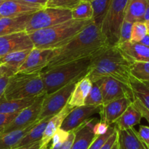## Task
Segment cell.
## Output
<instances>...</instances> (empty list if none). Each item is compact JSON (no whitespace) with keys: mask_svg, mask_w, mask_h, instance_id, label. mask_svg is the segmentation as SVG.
Returning a JSON list of instances; mask_svg holds the SVG:
<instances>
[{"mask_svg":"<svg viewBox=\"0 0 149 149\" xmlns=\"http://www.w3.org/2000/svg\"><path fill=\"white\" fill-rule=\"evenodd\" d=\"M145 23L146 28H147L148 33H149V20H148V21H146V22H145Z\"/></svg>","mask_w":149,"mask_h":149,"instance_id":"52","label":"cell"},{"mask_svg":"<svg viewBox=\"0 0 149 149\" xmlns=\"http://www.w3.org/2000/svg\"><path fill=\"white\" fill-rule=\"evenodd\" d=\"M98 122L99 120L97 117H91L74 130L75 137L71 149H89L96 138L93 129Z\"/></svg>","mask_w":149,"mask_h":149,"instance_id":"16","label":"cell"},{"mask_svg":"<svg viewBox=\"0 0 149 149\" xmlns=\"http://www.w3.org/2000/svg\"><path fill=\"white\" fill-rule=\"evenodd\" d=\"M109 47L101 29L93 21L67 45L57 49V55L40 73L69 63L93 58Z\"/></svg>","mask_w":149,"mask_h":149,"instance_id":"1","label":"cell"},{"mask_svg":"<svg viewBox=\"0 0 149 149\" xmlns=\"http://www.w3.org/2000/svg\"><path fill=\"white\" fill-rule=\"evenodd\" d=\"M102 92L103 105L114 100L128 97L133 101L134 95L129 85L111 77H104L97 80Z\"/></svg>","mask_w":149,"mask_h":149,"instance_id":"10","label":"cell"},{"mask_svg":"<svg viewBox=\"0 0 149 149\" xmlns=\"http://www.w3.org/2000/svg\"><path fill=\"white\" fill-rule=\"evenodd\" d=\"M137 134L139 139L149 146V127L141 125Z\"/></svg>","mask_w":149,"mask_h":149,"instance_id":"40","label":"cell"},{"mask_svg":"<svg viewBox=\"0 0 149 149\" xmlns=\"http://www.w3.org/2000/svg\"><path fill=\"white\" fill-rule=\"evenodd\" d=\"M142 118V113L132 103L127 108L124 113L115 121V126L118 130L131 129L140 123Z\"/></svg>","mask_w":149,"mask_h":149,"instance_id":"21","label":"cell"},{"mask_svg":"<svg viewBox=\"0 0 149 149\" xmlns=\"http://www.w3.org/2000/svg\"><path fill=\"white\" fill-rule=\"evenodd\" d=\"M57 55V49H38L34 47L29 52L18 73H40Z\"/></svg>","mask_w":149,"mask_h":149,"instance_id":"9","label":"cell"},{"mask_svg":"<svg viewBox=\"0 0 149 149\" xmlns=\"http://www.w3.org/2000/svg\"><path fill=\"white\" fill-rule=\"evenodd\" d=\"M148 34L147 28L145 22H135L131 28V42H140L145 35Z\"/></svg>","mask_w":149,"mask_h":149,"instance_id":"33","label":"cell"},{"mask_svg":"<svg viewBox=\"0 0 149 149\" xmlns=\"http://www.w3.org/2000/svg\"><path fill=\"white\" fill-rule=\"evenodd\" d=\"M74 109L70 107L68 104L66 105L65 107L57 114L54 115L51 117L50 121L47 125L46 128L44 131L43 135L40 141V149H47L48 146L51 141L52 140L53 136L56 132L58 129H60L62 125L63 122L65 118L69 115V113Z\"/></svg>","mask_w":149,"mask_h":149,"instance_id":"17","label":"cell"},{"mask_svg":"<svg viewBox=\"0 0 149 149\" xmlns=\"http://www.w3.org/2000/svg\"><path fill=\"white\" fill-rule=\"evenodd\" d=\"M32 15L15 17H1L0 18V36L25 31L26 25Z\"/></svg>","mask_w":149,"mask_h":149,"instance_id":"19","label":"cell"},{"mask_svg":"<svg viewBox=\"0 0 149 149\" xmlns=\"http://www.w3.org/2000/svg\"><path fill=\"white\" fill-rule=\"evenodd\" d=\"M33 48L32 39L26 31L0 36V58L12 52Z\"/></svg>","mask_w":149,"mask_h":149,"instance_id":"11","label":"cell"},{"mask_svg":"<svg viewBox=\"0 0 149 149\" xmlns=\"http://www.w3.org/2000/svg\"><path fill=\"white\" fill-rule=\"evenodd\" d=\"M133 100L128 97L114 100L105 105H102L99 112L100 121L110 125L124 113L127 108L133 103Z\"/></svg>","mask_w":149,"mask_h":149,"instance_id":"15","label":"cell"},{"mask_svg":"<svg viewBox=\"0 0 149 149\" xmlns=\"http://www.w3.org/2000/svg\"><path fill=\"white\" fill-rule=\"evenodd\" d=\"M18 114V113H0V134L4 133L6 128L14 120V119L16 117Z\"/></svg>","mask_w":149,"mask_h":149,"instance_id":"37","label":"cell"},{"mask_svg":"<svg viewBox=\"0 0 149 149\" xmlns=\"http://www.w3.org/2000/svg\"><path fill=\"white\" fill-rule=\"evenodd\" d=\"M118 136L120 149H140V141L137 131L133 127L126 130H118Z\"/></svg>","mask_w":149,"mask_h":149,"instance_id":"26","label":"cell"},{"mask_svg":"<svg viewBox=\"0 0 149 149\" xmlns=\"http://www.w3.org/2000/svg\"><path fill=\"white\" fill-rule=\"evenodd\" d=\"M31 50L32 49H26L7 54L0 58V65H6L10 68L15 74H17L18 72L19 68L26 61Z\"/></svg>","mask_w":149,"mask_h":149,"instance_id":"27","label":"cell"},{"mask_svg":"<svg viewBox=\"0 0 149 149\" xmlns=\"http://www.w3.org/2000/svg\"><path fill=\"white\" fill-rule=\"evenodd\" d=\"M118 130H116L115 132H114L112 134V135H111L109 138H108V140L106 141V143L104 144L103 146H102L100 149H112L114 144H115V142L118 141Z\"/></svg>","mask_w":149,"mask_h":149,"instance_id":"43","label":"cell"},{"mask_svg":"<svg viewBox=\"0 0 149 149\" xmlns=\"http://www.w3.org/2000/svg\"><path fill=\"white\" fill-rule=\"evenodd\" d=\"M39 122L37 120L25 129L0 134V149H14L20 140Z\"/></svg>","mask_w":149,"mask_h":149,"instance_id":"22","label":"cell"},{"mask_svg":"<svg viewBox=\"0 0 149 149\" xmlns=\"http://www.w3.org/2000/svg\"><path fill=\"white\" fill-rule=\"evenodd\" d=\"M74 137H75V132L74 130L70 131L69 137L63 142L59 143L53 146H51L50 149H71L73 142H74Z\"/></svg>","mask_w":149,"mask_h":149,"instance_id":"38","label":"cell"},{"mask_svg":"<svg viewBox=\"0 0 149 149\" xmlns=\"http://www.w3.org/2000/svg\"><path fill=\"white\" fill-rule=\"evenodd\" d=\"M40 141L35 142L34 143L29 144V145L24 146L20 147V148H14V149H40Z\"/></svg>","mask_w":149,"mask_h":149,"instance_id":"46","label":"cell"},{"mask_svg":"<svg viewBox=\"0 0 149 149\" xmlns=\"http://www.w3.org/2000/svg\"><path fill=\"white\" fill-rule=\"evenodd\" d=\"M4 1H5V0H0V6H1V4H2V3L4 2Z\"/></svg>","mask_w":149,"mask_h":149,"instance_id":"53","label":"cell"},{"mask_svg":"<svg viewBox=\"0 0 149 149\" xmlns=\"http://www.w3.org/2000/svg\"><path fill=\"white\" fill-rule=\"evenodd\" d=\"M76 83H71L51 94H45L37 121L59 113L68 103Z\"/></svg>","mask_w":149,"mask_h":149,"instance_id":"8","label":"cell"},{"mask_svg":"<svg viewBox=\"0 0 149 149\" xmlns=\"http://www.w3.org/2000/svg\"><path fill=\"white\" fill-rule=\"evenodd\" d=\"M139 43L144 45V46L149 47V33H148L147 35H145V36L142 39V40L139 42Z\"/></svg>","mask_w":149,"mask_h":149,"instance_id":"48","label":"cell"},{"mask_svg":"<svg viewBox=\"0 0 149 149\" xmlns=\"http://www.w3.org/2000/svg\"><path fill=\"white\" fill-rule=\"evenodd\" d=\"M132 63L121 53L118 47H109L92 58L86 77L91 82L104 77H111L129 85Z\"/></svg>","mask_w":149,"mask_h":149,"instance_id":"2","label":"cell"},{"mask_svg":"<svg viewBox=\"0 0 149 149\" xmlns=\"http://www.w3.org/2000/svg\"><path fill=\"white\" fill-rule=\"evenodd\" d=\"M148 4L147 0H129L126 9L124 20L131 23L143 22Z\"/></svg>","mask_w":149,"mask_h":149,"instance_id":"23","label":"cell"},{"mask_svg":"<svg viewBox=\"0 0 149 149\" xmlns=\"http://www.w3.org/2000/svg\"><path fill=\"white\" fill-rule=\"evenodd\" d=\"M85 105L92 106H100L103 105L102 92L98 81L92 82V87L85 100Z\"/></svg>","mask_w":149,"mask_h":149,"instance_id":"32","label":"cell"},{"mask_svg":"<svg viewBox=\"0 0 149 149\" xmlns=\"http://www.w3.org/2000/svg\"><path fill=\"white\" fill-rule=\"evenodd\" d=\"M133 103H134V106H136V108L140 111V113H142V116H143V118H145V119H146V121H147L149 124V110L148 109H146V108L145 107V106H143V105L138 100H137V99H134Z\"/></svg>","mask_w":149,"mask_h":149,"instance_id":"42","label":"cell"},{"mask_svg":"<svg viewBox=\"0 0 149 149\" xmlns=\"http://www.w3.org/2000/svg\"><path fill=\"white\" fill-rule=\"evenodd\" d=\"M72 19L70 10L45 7L34 13L26 25L25 31L29 34Z\"/></svg>","mask_w":149,"mask_h":149,"instance_id":"7","label":"cell"},{"mask_svg":"<svg viewBox=\"0 0 149 149\" xmlns=\"http://www.w3.org/2000/svg\"><path fill=\"white\" fill-rule=\"evenodd\" d=\"M71 12L72 17L74 20H93V10L90 1L80 0Z\"/></svg>","mask_w":149,"mask_h":149,"instance_id":"30","label":"cell"},{"mask_svg":"<svg viewBox=\"0 0 149 149\" xmlns=\"http://www.w3.org/2000/svg\"><path fill=\"white\" fill-rule=\"evenodd\" d=\"M112 149H120L119 148V144H118V141H117L116 142H115V143L114 144V146H112Z\"/></svg>","mask_w":149,"mask_h":149,"instance_id":"51","label":"cell"},{"mask_svg":"<svg viewBox=\"0 0 149 149\" xmlns=\"http://www.w3.org/2000/svg\"><path fill=\"white\" fill-rule=\"evenodd\" d=\"M15 73L10 69V68H8L6 65H0V78L2 77L3 76L7 75L9 77H12V76L15 75Z\"/></svg>","mask_w":149,"mask_h":149,"instance_id":"45","label":"cell"},{"mask_svg":"<svg viewBox=\"0 0 149 149\" xmlns=\"http://www.w3.org/2000/svg\"><path fill=\"white\" fill-rule=\"evenodd\" d=\"M133 23H129L124 20L121 25V30H120L119 40H118V45H119L124 42H129L131 40V28H132ZM116 45V46H117Z\"/></svg>","mask_w":149,"mask_h":149,"instance_id":"36","label":"cell"},{"mask_svg":"<svg viewBox=\"0 0 149 149\" xmlns=\"http://www.w3.org/2000/svg\"><path fill=\"white\" fill-rule=\"evenodd\" d=\"M130 75L136 79L147 84L149 82V62H134L130 69Z\"/></svg>","mask_w":149,"mask_h":149,"instance_id":"31","label":"cell"},{"mask_svg":"<svg viewBox=\"0 0 149 149\" xmlns=\"http://www.w3.org/2000/svg\"><path fill=\"white\" fill-rule=\"evenodd\" d=\"M100 106H83L73 109L63 122L61 129L66 132L74 130L82 124L92 117V116L99 113L101 111Z\"/></svg>","mask_w":149,"mask_h":149,"instance_id":"13","label":"cell"},{"mask_svg":"<svg viewBox=\"0 0 149 149\" xmlns=\"http://www.w3.org/2000/svg\"><path fill=\"white\" fill-rule=\"evenodd\" d=\"M80 0H48L45 7L61 8L72 10Z\"/></svg>","mask_w":149,"mask_h":149,"instance_id":"35","label":"cell"},{"mask_svg":"<svg viewBox=\"0 0 149 149\" xmlns=\"http://www.w3.org/2000/svg\"><path fill=\"white\" fill-rule=\"evenodd\" d=\"M43 8L45 7L21 0H5L0 6V15L2 17H20L32 15Z\"/></svg>","mask_w":149,"mask_h":149,"instance_id":"14","label":"cell"},{"mask_svg":"<svg viewBox=\"0 0 149 149\" xmlns=\"http://www.w3.org/2000/svg\"><path fill=\"white\" fill-rule=\"evenodd\" d=\"M21 1H26V2L30 3V4H38V5H41L45 7V5H46L48 0H21Z\"/></svg>","mask_w":149,"mask_h":149,"instance_id":"47","label":"cell"},{"mask_svg":"<svg viewBox=\"0 0 149 149\" xmlns=\"http://www.w3.org/2000/svg\"><path fill=\"white\" fill-rule=\"evenodd\" d=\"M10 77L7 75H4L0 78V98L4 95L5 89L7 87V84H8L9 80H10Z\"/></svg>","mask_w":149,"mask_h":149,"instance_id":"44","label":"cell"},{"mask_svg":"<svg viewBox=\"0 0 149 149\" xmlns=\"http://www.w3.org/2000/svg\"><path fill=\"white\" fill-rule=\"evenodd\" d=\"M148 20H149V4H148L145 13L144 17H143V22H146V21H148Z\"/></svg>","mask_w":149,"mask_h":149,"instance_id":"49","label":"cell"},{"mask_svg":"<svg viewBox=\"0 0 149 149\" xmlns=\"http://www.w3.org/2000/svg\"><path fill=\"white\" fill-rule=\"evenodd\" d=\"M147 1H148V4H149V0H147Z\"/></svg>","mask_w":149,"mask_h":149,"instance_id":"55","label":"cell"},{"mask_svg":"<svg viewBox=\"0 0 149 149\" xmlns=\"http://www.w3.org/2000/svg\"><path fill=\"white\" fill-rule=\"evenodd\" d=\"M92 87V82L85 77L75 84L67 104L72 109L85 106V100Z\"/></svg>","mask_w":149,"mask_h":149,"instance_id":"20","label":"cell"},{"mask_svg":"<svg viewBox=\"0 0 149 149\" xmlns=\"http://www.w3.org/2000/svg\"><path fill=\"white\" fill-rule=\"evenodd\" d=\"M93 22V20H74L59 23L29 33L34 47L38 49H58L65 46L78 33Z\"/></svg>","mask_w":149,"mask_h":149,"instance_id":"3","label":"cell"},{"mask_svg":"<svg viewBox=\"0 0 149 149\" xmlns=\"http://www.w3.org/2000/svg\"><path fill=\"white\" fill-rule=\"evenodd\" d=\"M129 0H112L101 26V31L110 47L116 46Z\"/></svg>","mask_w":149,"mask_h":149,"instance_id":"6","label":"cell"},{"mask_svg":"<svg viewBox=\"0 0 149 149\" xmlns=\"http://www.w3.org/2000/svg\"><path fill=\"white\" fill-rule=\"evenodd\" d=\"M52 116H48V117L45 118V119H42L39 121L21 140L20 142L18 143L17 146L15 148H20V147L24 146L29 145V144L34 143L35 142L41 141L43 135L44 131H45V128H46L47 125H48V122L50 119H51Z\"/></svg>","mask_w":149,"mask_h":149,"instance_id":"25","label":"cell"},{"mask_svg":"<svg viewBox=\"0 0 149 149\" xmlns=\"http://www.w3.org/2000/svg\"><path fill=\"white\" fill-rule=\"evenodd\" d=\"M112 0H93L91 1L93 10V21L101 29L102 21Z\"/></svg>","mask_w":149,"mask_h":149,"instance_id":"29","label":"cell"},{"mask_svg":"<svg viewBox=\"0 0 149 149\" xmlns=\"http://www.w3.org/2000/svg\"><path fill=\"white\" fill-rule=\"evenodd\" d=\"M1 15H0V18H1Z\"/></svg>","mask_w":149,"mask_h":149,"instance_id":"56","label":"cell"},{"mask_svg":"<svg viewBox=\"0 0 149 149\" xmlns=\"http://www.w3.org/2000/svg\"><path fill=\"white\" fill-rule=\"evenodd\" d=\"M69 135H70V132H66V131L63 130L61 128L58 129L53 136L51 146H53L67 140V138L69 137Z\"/></svg>","mask_w":149,"mask_h":149,"instance_id":"39","label":"cell"},{"mask_svg":"<svg viewBox=\"0 0 149 149\" xmlns=\"http://www.w3.org/2000/svg\"><path fill=\"white\" fill-rule=\"evenodd\" d=\"M37 97L7 100L2 96L0 98V113H19L33 104Z\"/></svg>","mask_w":149,"mask_h":149,"instance_id":"24","label":"cell"},{"mask_svg":"<svg viewBox=\"0 0 149 149\" xmlns=\"http://www.w3.org/2000/svg\"><path fill=\"white\" fill-rule=\"evenodd\" d=\"M140 149H149V146L146 145L145 143H143V141H140Z\"/></svg>","mask_w":149,"mask_h":149,"instance_id":"50","label":"cell"},{"mask_svg":"<svg viewBox=\"0 0 149 149\" xmlns=\"http://www.w3.org/2000/svg\"><path fill=\"white\" fill-rule=\"evenodd\" d=\"M117 130L116 126H115V124H111L109 126V129L108 131L105 134L102 135H99V136H96V138H95L94 141L92 142V143L91 144L90 147L89 149H100L103 146L104 144L106 143V141H108V138L112 135V134L114 132Z\"/></svg>","mask_w":149,"mask_h":149,"instance_id":"34","label":"cell"},{"mask_svg":"<svg viewBox=\"0 0 149 149\" xmlns=\"http://www.w3.org/2000/svg\"><path fill=\"white\" fill-rule=\"evenodd\" d=\"M45 93L40 73H17L10 77L3 97L7 100L37 97Z\"/></svg>","mask_w":149,"mask_h":149,"instance_id":"5","label":"cell"},{"mask_svg":"<svg viewBox=\"0 0 149 149\" xmlns=\"http://www.w3.org/2000/svg\"><path fill=\"white\" fill-rule=\"evenodd\" d=\"M82 1H90V2H91V1H93V0H82Z\"/></svg>","mask_w":149,"mask_h":149,"instance_id":"54","label":"cell"},{"mask_svg":"<svg viewBox=\"0 0 149 149\" xmlns=\"http://www.w3.org/2000/svg\"><path fill=\"white\" fill-rule=\"evenodd\" d=\"M129 86L132 91L134 98L138 100L146 109L149 110V85L131 77Z\"/></svg>","mask_w":149,"mask_h":149,"instance_id":"28","label":"cell"},{"mask_svg":"<svg viewBox=\"0 0 149 149\" xmlns=\"http://www.w3.org/2000/svg\"><path fill=\"white\" fill-rule=\"evenodd\" d=\"M92 58L69 63L40 73L45 85V93L51 94L71 83L77 82L86 77Z\"/></svg>","mask_w":149,"mask_h":149,"instance_id":"4","label":"cell"},{"mask_svg":"<svg viewBox=\"0 0 149 149\" xmlns=\"http://www.w3.org/2000/svg\"><path fill=\"white\" fill-rule=\"evenodd\" d=\"M110 125H107L105 122H102L99 120L96 125H94L93 129V132L96 136H99V135H104L106 133L109 129Z\"/></svg>","mask_w":149,"mask_h":149,"instance_id":"41","label":"cell"},{"mask_svg":"<svg viewBox=\"0 0 149 149\" xmlns=\"http://www.w3.org/2000/svg\"><path fill=\"white\" fill-rule=\"evenodd\" d=\"M45 95V94L38 97L33 104L18 113L14 120L6 128L4 133L25 129L28 126L36 122L42 109V101H43Z\"/></svg>","mask_w":149,"mask_h":149,"instance_id":"12","label":"cell"},{"mask_svg":"<svg viewBox=\"0 0 149 149\" xmlns=\"http://www.w3.org/2000/svg\"><path fill=\"white\" fill-rule=\"evenodd\" d=\"M121 53L131 63L149 62V47L139 42H124L117 45Z\"/></svg>","mask_w":149,"mask_h":149,"instance_id":"18","label":"cell"}]
</instances>
